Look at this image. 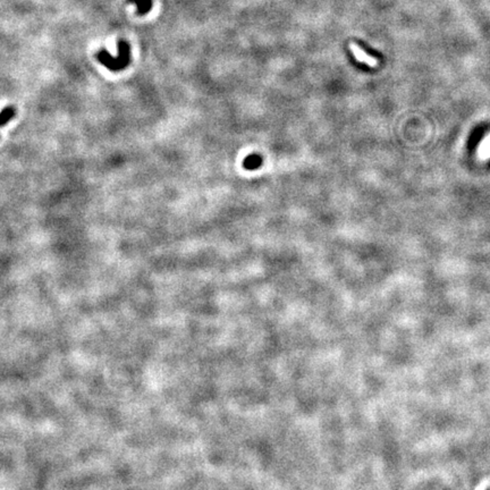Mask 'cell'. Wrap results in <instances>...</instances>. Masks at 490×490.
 Masks as SVG:
<instances>
[{"instance_id": "cell-1", "label": "cell", "mask_w": 490, "mask_h": 490, "mask_svg": "<svg viewBox=\"0 0 490 490\" xmlns=\"http://www.w3.org/2000/svg\"><path fill=\"white\" fill-rule=\"evenodd\" d=\"M97 58L102 65L107 67L108 69L114 70V72L124 69L125 67L129 64V59H131L129 45L128 42L121 40L118 42L117 57H112V56H110V54H108L106 50H101L97 54Z\"/></svg>"}, {"instance_id": "cell-3", "label": "cell", "mask_w": 490, "mask_h": 490, "mask_svg": "<svg viewBox=\"0 0 490 490\" xmlns=\"http://www.w3.org/2000/svg\"><path fill=\"white\" fill-rule=\"evenodd\" d=\"M128 2H132L136 6L139 15H146L152 8V0H128Z\"/></svg>"}, {"instance_id": "cell-2", "label": "cell", "mask_w": 490, "mask_h": 490, "mask_svg": "<svg viewBox=\"0 0 490 490\" xmlns=\"http://www.w3.org/2000/svg\"><path fill=\"white\" fill-rule=\"evenodd\" d=\"M350 50L358 62L363 63V64L368 65L369 67H378L379 65L378 59L375 58L371 55L366 54V52L363 50L360 45L355 43V42H351L350 43Z\"/></svg>"}, {"instance_id": "cell-4", "label": "cell", "mask_w": 490, "mask_h": 490, "mask_svg": "<svg viewBox=\"0 0 490 490\" xmlns=\"http://www.w3.org/2000/svg\"><path fill=\"white\" fill-rule=\"evenodd\" d=\"M16 114L15 108L13 106H9V107L3 108L1 112H0V128L3 125H6L9 121H12L14 118V116Z\"/></svg>"}, {"instance_id": "cell-6", "label": "cell", "mask_w": 490, "mask_h": 490, "mask_svg": "<svg viewBox=\"0 0 490 490\" xmlns=\"http://www.w3.org/2000/svg\"><path fill=\"white\" fill-rule=\"evenodd\" d=\"M489 490H490V489H489Z\"/></svg>"}, {"instance_id": "cell-5", "label": "cell", "mask_w": 490, "mask_h": 490, "mask_svg": "<svg viewBox=\"0 0 490 490\" xmlns=\"http://www.w3.org/2000/svg\"><path fill=\"white\" fill-rule=\"evenodd\" d=\"M262 164V158L259 154H252L244 160V167L246 169H256Z\"/></svg>"}]
</instances>
